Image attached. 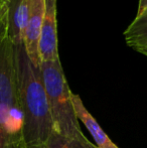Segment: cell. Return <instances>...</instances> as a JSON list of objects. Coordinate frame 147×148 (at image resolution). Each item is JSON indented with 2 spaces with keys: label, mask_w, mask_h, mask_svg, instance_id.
Segmentation results:
<instances>
[{
  "label": "cell",
  "mask_w": 147,
  "mask_h": 148,
  "mask_svg": "<svg viewBox=\"0 0 147 148\" xmlns=\"http://www.w3.org/2000/svg\"><path fill=\"white\" fill-rule=\"evenodd\" d=\"M147 10V0H139L138 2V8H137V13H136V16L142 14L144 11Z\"/></svg>",
  "instance_id": "11"
},
{
  "label": "cell",
  "mask_w": 147,
  "mask_h": 148,
  "mask_svg": "<svg viewBox=\"0 0 147 148\" xmlns=\"http://www.w3.org/2000/svg\"><path fill=\"white\" fill-rule=\"evenodd\" d=\"M39 71L53 117V130L68 137L83 136L73 105V92L64 74L61 60L41 62Z\"/></svg>",
  "instance_id": "3"
},
{
  "label": "cell",
  "mask_w": 147,
  "mask_h": 148,
  "mask_svg": "<svg viewBox=\"0 0 147 148\" xmlns=\"http://www.w3.org/2000/svg\"><path fill=\"white\" fill-rule=\"evenodd\" d=\"M28 0H9L8 38L14 45H23L28 18Z\"/></svg>",
  "instance_id": "6"
},
{
  "label": "cell",
  "mask_w": 147,
  "mask_h": 148,
  "mask_svg": "<svg viewBox=\"0 0 147 148\" xmlns=\"http://www.w3.org/2000/svg\"><path fill=\"white\" fill-rule=\"evenodd\" d=\"M14 49L26 148H45L53 131V122L39 66L28 58L23 45H14Z\"/></svg>",
  "instance_id": "1"
},
{
  "label": "cell",
  "mask_w": 147,
  "mask_h": 148,
  "mask_svg": "<svg viewBox=\"0 0 147 148\" xmlns=\"http://www.w3.org/2000/svg\"><path fill=\"white\" fill-rule=\"evenodd\" d=\"M73 105L77 117L84 123L87 129L90 131L91 135L95 139L97 148H119L111 140L110 137L104 132V130L101 128L96 119L92 116V114L87 110L82 99L78 94L73 93Z\"/></svg>",
  "instance_id": "7"
},
{
  "label": "cell",
  "mask_w": 147,
  "mask_h": 148,
  "mask_svg": "<svg viewBox=\"0 0 147 148\" xmlns=\"http://www.w3.org/2000/svg\"><path fill=\"white\" fill-rule=\"evenodd\" d=\"M28 18L25 29L23 45L27 56L36 66H39L40 60L38 55V45L41 35V28L44 16V0H28Z\"/></svg>",
  "instance_id": "5"
},
{
  "label": "cell",
  "mask_w": 147,
  "mask_h": 148,
  "mask_svg": "<svg viewBox=\"0 0 147 148\" xmlns=\"http://www.w3.org/2000/svg\"><path fill=\"white\" fill-rule=\"evenodd\" d=\"M44 16L38 45L39 60L49 62L59 59L57 24V0H44Z\"/></svg>",
  "instance_id": "4"
},
{
  "label": "cell",
  "mask_w": 147,
  "mask_h": 148,
  "mask_svg": "<svg viewBox=\"0 0 147 148\" xmlns=\"http://www.w3.org/2000/svg\"><path fill=\"white\" fill-rule=\"evenodd\" d=\"M9 0H0V41L8 37Z\"/></svg>",
  "instance_id": "10"
},
{
  "label": "cell",
  "mask_w": 147,
  "mask_h": 148,
  "mask_svg": "<svg viewBox=\"0 0 147 148\" xmlns=\"http://www.w3.org/2000/svg\"><path fill=\"white\" fill-rule=\"evenodd\" d=\"M123 36L130 47L139 51L147 47V10L136 16L124 31Z\"/></svg>",
  "instance_id": "8"
},
{
  "label": "cell",
  "mask_w": 147,
  "mask_h": 148,
  "mask_svg": "<svg viewBox=\"0 0 147 148\" xmlns=\"http://www.w3.org/2000/svg\"><path fill=\"white\" fill-rule=\"evenodd\" d=\"M45 148H97L85 135L80 137H68L53 130Z\"/></svg>",
  "instance_id": "9"
},
{
  "label": "cell",
  "mask_w": 147,
  "mask_h": 148,
  "mask_svg": "<svg viewBox=\"0 0 147 148\" xmlns=\"http://www.w3.org/2000/svg\"><path fill=\"white\" fill-rule=\"evenodd\" d=\"M0 148H26L16 83L15 49L8 37L0 41Z\"/></svg>",
  "instance_id": "2"
},
{
  "label": "cell",
  "mask_w": 147,
  "mask_h": 148,
  "mask_svg": "<svg viewBox=\"0 0 147 148\" xmlns=\"http://www.w3.org/2000/svg\"><path fill=\"white\" fill-rule=\"evenodd\" d=\"M138 53H140L141 55H144V56H146V57H147V47H146V49H141V51H139Z\"/></svg>",
  "instance_id": "12"
}]
</instances>
